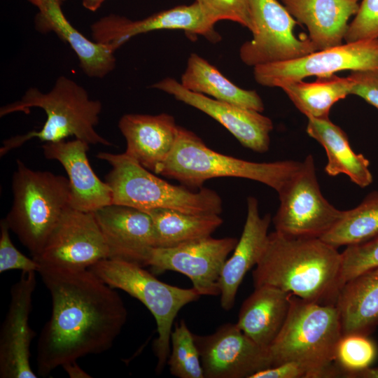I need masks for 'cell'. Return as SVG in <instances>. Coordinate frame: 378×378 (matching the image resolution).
<instances>
[{"label": "cell", "instance_id": "6da1fadb", "mask_svg": "<svg viewBox=\"0 0 378 378\" xmlns=\"http://www.w3.org/2000/svg\"><path fill=\"white\" fill-rule=\"evenodd\" d=\"M38 272L52 300L37 343L38 374L48 376L66 363L108 350L127 319L115 288L89 269L41 267Z\"/></svg>", "mask_w": 378, "mask_h": 378}, {"label": "cell", "instance_id": "7a4b0ae2", "mask_svg": "<svg viewBox=\"0 0 378 378\" xmlns=\"http://www.w3.org/2000/svg\"><path fill=\"white\" fill-rule=\"evenodd\" d=\"M341 265V253L320 238L274 231L253 270V282L254 287L270 286L307 301L335 304Z\"/></svg>", "mask_w": 378, "mask_h": 378}, {"label": "cell", "instance_id": "3957f363", "mask_svg": "<svg viewBox=\"0 0 378 378\" xmlns=\"http://www.w3.org/2000/svg\"><path fill=\"white\" fill-rule=\"evenodd\" d=\"M34 107L43 109L46 114L42 128L4 140L0 148L1 156L33 138L57 142L74 136L89 144L112 146L95 130L102 103L91 99L81 85L66 76H59L48 92H42L36 88H29L20 99L2 106L0 116L15 112L27 113Z\"/></svg>", "mask_w": 378, "mask_h": 378}, {"label": "cell", "instance_id": "277c9868", "mask_svg": "<svg viewBox=\"0 0 378 378\" xmlns=\"http://www.w3.org/2000/svg\"><path fill=\"white\" fill-rule=\"evenodd\" d=\"M342 336L335 304L307 301L292 295L286 319L267 349L272 365L295 361L311 370V378L339 377L334 356Z\"/></svg>", "mask_w": 378, "mask_h": 378}, {"label": "cell", "instance_id": "5b68a950", "mask_svg": "<svg viewBox=\"0 0 378 378\" xmlns=\"http://www.w3.org/2000/svg\"><path fill=\"white\" fill-rule=\"evenodd\" d=\"M301 162L247 161L209 148L195 133L179 127L174 146L156 173L186 187L201 188L214 178L236 177L255 181L277 192L294 174Z\"/></svg>", "mask_w": 378, "mask_h": 378}, {"label": "cell", "instance_id": "8992f818", "mask_svg": "<svg viewBox=\"0 0 378 378\" xmlns=\"http://www.w3.org/2000/svg\"><path fill=\"white\" fill-rule=\"evenodd\" d=\"M97 157L111 166L105 182L112 191V204L147 211L167 209L190 214H220L223 202L218 193L201 188L194 192L154 175L125 153L101 152Z\"/></svg>", "mask_w": 378, "mask_h": 378}, {"label": "cell", "instance_id": "52a82bcc", "mask_svg": "<svg viewBox=\"0 0 378 378\" xmlns=\"http://www.w3.org/2000/svg\"><path fill=\"white\" fill-rule=\"evenodd\" d=\"M12 190L13 204L5 220L34 258L70 206L69 179L50 172L33 170L18 160Z\"/></svg>", "mask_w": 378, "mask_h": 378}, {"label": "cell", "instance_id": "ba28073f", "mask_svg": "<svg viewBox=\"0 0 378 378\" xmlns=\"http://www.w3.org/2000/svg\"><path fill=\"white\" fill-rule=\"evenodd\" d=\"M89 270L111 287L139 300L150 312L158 334L153 343L158 358L156 371L161 372L169 356L172 325L177 314L201 295L193 288H182L164 283L144 267L125 260L103 259Z\"/></svg>", "mask_w": 378, "mask_h": 378}, {"label": "cell", "instance_id": "9c48e42d", "mask_svg": "<svg viewBox=\"0 0 378 378\" xmlns=\"http://www.w3.org/2000/svg\"><path fill=\"white\" fill-rule=\"evenodd\" d=\"M313 155H308L277 192L279 206L272 218L275 231L289 237L321 238L344 211L323 195Z\"/></svg>", "mask_w": 378, "mask_h": 378}, {"label": "cell", "instance_id": "30bf717a", "mask_svg": "<svg viewBox=\"0 0 378 378\" xmlns=\"http://www.w3.org/2000/svg\"><path fill=\"white\" fill-rule=\"evenodd\" d=\"M252 21L251 40L239 49L241 61L248 66L288 61L316 51L309 36L298 37L299 24L278 0H248Z\"/></svg>", "mask_w": 378, "mask_h": 378}, {"label": "cell", "instance_id": "8fae6325", "mask_svg": "<svg viewBox=\"0 0 378 378\" xmlns=\"http://www.w3.org/2000/svg\"><path fill=\"white\" fill-rule=\"evenodd\" d=\"M253 70L255 81L270 88L346 70L378 71V38L345 43L295 59L258 65Z\"/></svg>", "mask_w": 378, "mask_h": 378}, {"label": "cell", "instance_id": "7c38bea8", "mask_svg": "<svg viewBox=\"0 0 378 378\" xmlns=\"http://www.w3.org/2000/svg\"><path fill=\"white\" fill-rule=\"evenodd\" d=\"M41 267L89 269L108 258V249L94 212L69 206L50 234L41 253L33 258Z\"/></svg>", "mask_w": 378, "mask_h": 378}, {"label": "cell", "instance_id": "4fadbf2b", "mask_svg": "<svg viewBox=\"0 0 378 378\" xmlns=\"http://www.w3.org/2000/svg\"><path fill=\"white\" fill-rule=\"evenodd\" d=\"M237 242L234 237L209 236L173 247H155L146 266L156 274L174 271L186 276L200 295H218L223 267Z\"/></svg>", "mask_w": 378, "mask_h": 378}, {"label": "cell", "instance_id": "5bb4252c", "mask_svg": "<svg viewBox=\"0 0 378 378\" xmlns=\"http://www.w3.org/2000/svg\"><path fill=\"white\" fill-rule=\"evenodd\" d=\"M193 337L204 378H251L272 366L268 350L255 343L237 323H225L211 334Z\"/></svg>", "mask_w": 378, "mask_h": 378}, {"label": "cell", "instance_id": "9a60e30c", "mask_svg": "<svg viewBox=\"0 0 378 378\" xmlns=\"http://www.w3.org/2000/svg\"><path fill=\"white\" fill-rule=\"evenodd\" d=\"M214 26L195 1L190 5L178 6L139 20L111 14L94 22L90 28L93 41L115 51L133 36L160 29H181L190 36L202 35L217 41L220 36Z\"/></svg>", "mask_w": 378, "mask_h": 378}, {"label": "cell", "instance_id": "2e32d148", "mask_svg": "<svg viewBox=\"0 0 378 378\" xmlns=\"http://www.w3.org/2000/svg\"><path fill=\"white\" fill-rule=\"evenodd\" d=\"M36 272H22L10 290L8 310L0 331L1 378L37 377L30 364L34 332L29 326Z\"/></svg>", "mask_w": 378, "mask_h": 378}, {"label": "cell", "instance_id": "e0dca14e", "mask_svg": "<svg viewBox=\"0 0 378 378\" xmlns=\"http://www.w3.org/2000/svg\"><path fill=\"white\" fill-rule=\"evenodd\" d=\"M152 87L209 115L225 127L243 146L260 153L269 150L273 122L261 112L192 92L171 78H164Z\"/></svg>", "mask_w": 378, "mask_h": 378}, {"label": "cell", "instance_id": "ac0fdd59", "mask_svg": "<svg viewBox=\"0 0 378 378\" xmlns=\"http://www.w3.org/2000/svg\"><path fill=\"white\" fill-rule=\"evenodd\" d=\"M108 249V258L146 267L155 235L150 214L128 206L111 204L94 212Z\"/></svg>", "mask_w": 378, "mask_h": 378}, {"label": "cell", "instance_id": "d6986e66", "mask_svg": "<svg viewBox=\"0 0 378 378\" xmlns=\"http://www.w3.org/2000/svg\"><path fill=\"white\" fill-rule=\"evenodd\" d=\"M89 148V144L78 139L42 145L44 156L61 163L68 175L69 206L77 210L94 212L112 204V191L92 169L87 155Z\"/></svg>", "mask_w": 378, "mask_h": 378}, {"label": "cell", "instance_id": "ffe728a7", "mask_svg": "<svg viewBox=\"0 0 378 378\" xmlns=\"http://www.w3.org/2000/svg\"><path fill=\"white\" fill-rule=\"evenodd\" d=\"M118 127L126 140L125 153L156 173L172 152L179 126L167 113L125 114Z\"/></svg>", "mask_w": 378, "mask_h": 378}, {"label": "cell", "instance_id": "44dd1931", "mask_svg": "<svg viewBox=\"0 0 378 378\" xmlns=\"http://www.w3.org/2000/svg\"><path fill=\"white\" fill-rule=\"evenodd\" d=\"M270 214L260 216L258 202L247 199V215L240 239L232 255L225 261L219 279L220 306L231 309L239 287L246 273L258 263L268 238Z\"/></svg>", "mask_w": 378, "mask_h": 378}, {"label": "cell", "instance_id": "7402d4cb", "mask_svg": "<svg viewBox=\"0 0 378 378\" xmlns=\"http://www.w3.org/2000/svg\"><path fill=\"white\" fill-rule=\"evenodd\" d=\"M361 0H281L299 24L306 26L317 50L343 44L348 21Z\"/></svg>", "mask_w": 378, "mask_h": 378}, {"label": "cell", "instance_id": "603a6c76", "mask_svg": "<svg viewBox=\"0 0 378 378\" xmlns=\"http://www.w3.org/2000/svg\"><path fill=\"white\" fill-rule=\"evenodd\" d=\"M60 0H48L38 9L35 25L41 33L52 31L67 43L77 55L86 76L102 78L115 68V51L102 43L91 41L71 25L64 16Z\"/></svg>", "mask_w": 378, "mask_h": 378}, {"label": "cell", "instance_id": "cb8c5ba5", "mask_svg": "<svg viewBox=\"0 0 378 378\" xmlns=\"http://www.w3.org/2000/svg\"><path fill=\"white\" fill-rule=\"evenodd\" d=\"M291 295L270 286L255 287L241 306L237 326L255 343L267 349L286 319Z\"/></svg>", "mask_w": 378, "mask_h": 378}, {"label": "cell", "instance_id": "d4e9b609", "mask_svg": "<svg viewBox=\"0 0 378 378\" xmlns=\"http://www.w3.org/2000/svg\"><path fill=\"white\" fill-rule=\"evenodd\" d=\"M335 306L342 335L373 332L378 327V267L346 281L340 289Z\"/></svg>", "mask_w": 378, "mask_h": 378}, {"label": "cell", "instance_id": "484cf974", "mask_svg": "<svg viewBox=\"0 0 378 378\" xmlns=\"http://www.w3.org/2000/svg\"><path fill=\"white\" fill-rule=\"evenodd\" d=\"M306 132L325 149L328 161L324 169L328 175L345 174L360 188L372 184L369 160L354 151L345 132L330 118H307Z\"/></svg>", "mask_w": 378, "mask_h": 378}, {"label": "cell", "instance_id": "4316f807", "mask_svg": "<svg viewBox=\"0 0 378 378\" xmlns=\"http://www.w3.org/2000/svg\"><path fill=\"white\" fill-rule=\"evenodd\" d=\"M181 84L192 92L220 102L258 112L264 111L263 102L255 91L234 85L217 68L195 53L191 54L188 59Z\"/></svg>", "mask_w": 378, "mask_h": 378}, {"label": "cell", "instance_id": "83f0119b", "mask_svg": "<svg viewBox=\"0 0 378 378\" xmlns=\"http://www.w3.org/2000/svg\"><path fill=\"white\" fill-rule=\"evenodd\" d=\"M353 81L349 76L335 74L318 77L312 83L290 82L281 88L295 106L307 118L327 119L332 106L351 94Z\"/></svg>", "mask_w": 378, "mask_h": 378}, {"label": "cell", "instance_id": "f1b7e54d", "mask_svg": "<svg viewBox=\"0 0 378 378\" xmlns=\"http://www.w3.org/2000/svg\"><path fill=\"white\" fill-rule=\"evenodd\" d=\"M153 220L155 247L169 248L211 234L223 223L218 214H190L167 209L147 211Z\"/></svg>", "mask_w": 378, "mask_h": 378}, {"label": "cell", "instance_id": "f546056e", "mask_svg": "<svg viewBox=\"0 0 378 378\" xmlns=\"http://www.w3.org/2000/svg\"><path fill=\"white\" fill-rule=\"evenodd\" d=\"M377 237L378 190H374L356 207L344 211L340 219L320 239L337 248L362 244Z\"/></svg>", "mask_w": 378, "mask_h": 378}, {"label": "cell", "instance_id": "4dcf8cb0", "mask_svg": "<svg viewBox=\"0 0 378 378\" xmlns=\"http://www.w3.org/2000/svg\"><path fill=\"white\" fill-rule=\"evenodd\" d=\"M170 373L178 378H204L193 334L183 319L176 324L170 339L167 360Z\"/></svg>", "mask_w": 378, "mask_h": 378}, {"label": "cell", "instance_id": "1f68e13d", "mask_svg": "<svg viewBox=\"0 0 378 378\" xmlns=\"http://www.w3.org/2000/svg\"><path fill=\"white\" fill-rule=\"evenodd\" d=\"M377 356V347L368 335L348 334L339 340L334 363L342 372V377H355L359 371L371 366Z\"/></svg>", "mask_w": 378, "mask_h": 378}, {"label": "cell", "instance_id": "d6a6232c", "mask_svg": "<svg viewBox=\"0 0 378 378\" xmlns=\"http://www.w3.org/2000/svg\"><path fill=\"white\" fill-rule=\"evenodd\" d=\"M341 254L342 287L359 274L378 267V237L362 244L346 246Z\"/></svg>", "mask_w": 378, "mask_h": 378}, {"label": "cell", "instance_id": "836d02e7", "mask_svg": "<svg viewBox=\"0 0 378 378\" xmlns=\"http://www.w3.org/2000/svg\"><path fill=\"white\" fill-rule=\"evenodd\" d=\"M209 21L215 24L220 20H230L252 29L248 0H195Z\"/></svg>", "mask_w": 378, "mask_h": 378}, {"label": "cell", "instance_id": "e575fe53", "mask_svg": "<svg viewBox=\"0 0 378 378\" xmlns=\"http://www.w3.org/2000/svg\"><path fill=\"white\" fill-rule=\"evenodd\" d=\"M378 38V0H361L354 20L349 24L344 41Z\"/></svg>", "mask_w": 378, "mask_h": 378}, {"label": "cell", "instance_id": "d590c367", "mask_svg": "<svg viewBox=\"0 0 378 378\" xmlns=\"http://www.w3.org/2000/svg\"><path fill=\"white\" fill-rule=\"evenodd\" d=\"M10 230L5 218L2 219L0 223V273L11 270L38 272L40 265L16 248L11 241Z\"/></svg>", "mask_w": 378, "mask_h": 378}, {"label": "cell", "instance_id": "8d00e7d4", "mask_svg": "<svg viewBox=\"0 0 378 378\" xmlns=\"http://www.w3.org/2000/svg\"><path fill=\"white\" fill-rule=\"evenodd\" d=\"M351 94L360 97L378 109V71H352Z\"/></svg>", "mask_w": 378, "mask_h": 378}, {"label": "cell", "instance_id": "74e56055", "mask_svg": "<svg viewBox=\"0 0 378 378\" xmlns=\"http://www.w3.org/2000/svg\"><path fill=\"white\" fill-rule=\"evenodd\" d=\"M311 370L295 361L285 362L253 374L251 378H311Z\"/></svg>", "mask_w": 378, "mask_h": 378}, {"label": "cell", "instance_id": "f35d334b", "mask_svg": "<svg viewBox=\"0 0 378 378\" xmlns=\"http://www.w3.org/2000/svg\"><path fill=\"white\" fill-rule=\"evenodd\" d=\"M62 368L71 378H88L91 377L89 374L84 371L77 363V360L64 364Z\"/></svg>", "mask_w": 378, "mask_h": 378}, {"label": "cell", "instance_id": "ab89813d", "mask_svg": "<svg viewBox=\"0 0 378 378\" xmlns=\"http://www.w3.org/2000/svg\"><path fill=\"white\" fill-rule=\"evenodd\" d=\"M106 0H83L82 4L85 8L90 11H95L99 8Z\"/></svg>", "mask_w": 378, "mask_h": 378}, {"label": "cell", "instance_id": "60d3db41", "mask_svg": "<svg viewBox=\"0 0 378 378\" xmlns=\"http://www.w3.org/2000/svg\"><path fill=\"white\" fill-rule=\"evenodd\" d=\"M31 4L36 6L38 9L43 7L48 0H29Z\"/></svg>", "mask_w": 378, "mask_h": 378}, {"label": "cell", "instance_id": "b9f144b4", "mask_svg": "<svg viewBox=\"0 0 378 378\" xmlns=\"http://www.w3.org/2000/svg\"><path fill=\"white\" fill-rule=\"evenodd\" d=\"M60 1H64V0H60Z\"/></svg>", "mask_w": 378, "mask_h": 378}]
</instances>
